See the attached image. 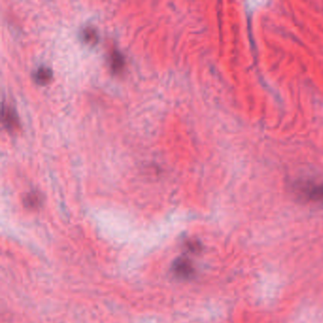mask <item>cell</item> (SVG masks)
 Returning <instances> with one entry per match:
<instances>
[{
  "label": "cell",
  "instance_id": "5b68a950",
  "mask_svg": "<svg viewBox=\"0 0 323 323\" xmlns=\"http://www.w3.org/2000/svg\"><path fill=\"white\" fill-rule=\"evenodd\" d=\"M25 205L29 208H37L42 203V197L37 192H32L26 195L24 198Z\"/></svg>",
  "mask_w": 323,
  "mask_h": 323
},
{
  "label": "cell",
  "instance_id": "6da1fadb",
  "mask_svg": "<svg viewBox=\"0 0 323 323\" xmlns=\"http://www.w3.org/2000/svg\"><path fill=\"white\" fill-rule=\"evenodd\" d=\"M296 189L299 196L307 201L323 202V182H301L298 184Z\"/></svg>",
  "mask_w": 323,
  "mask_h": 323
},
{
  "label": "cell",
  "instance_id": "7a4b0ae2",
  "mask_svg": "<svg viewBox=\"0 0 323 323\" xmlns=\"http://www.w3.org/2000/svg\"><path fill=\"white\" fill-rule=\"evenodd\" d=\"M172 270L176 274V276L180 277L182 279H189L194 273V267H193L191 261H189L186 258H182V257L177 259L174 262Z\"/></svg>",
  "mask_w": 323,
  "mask_h": 323
},
{
  "label": "cell",
  "instance_id": "3957f363",
  "mask_svg": "<svg viewBox=\"0 0 323 323\" xmlns=\"http://www.w3.org/2000/svg\"><path fill=\"white\" fill-rule=\"evenodd\" d=\"M52 77V71L49 67L42 66L33 73V79L38 85H46Z\"/></svg>",
  "mask_w": 323,
  "mask_h": 323
},
{
  "label": "cell",
  "instance_id": "277c9868",
  "mask_svg": "<svg viewBox=\"0 0 323 323\" xmlns=\"http://www.w3.org/2000/svg\"><path fill=\"white\" fill-rule=\"evenodd\" d=\"M3 122L5 123L6 127L8 129H13L15 128L17 124V115L16 112L11 109L10 107H3Z\"/></svg>",
  "mask_w": 323,
  "mask_h": 323
},
{
  "label": "cell",
  "instance_id": "52a82bcc",
  "mask_svg": "<svg viewBox=\"0 0 323 323\" xmlns=\"http://www.w3.org/2000/svg\"><path fill=\"white\" fill-rule=\"evenodd\" d=\"M82 38L89 44H95L98 41V33L92 27L85 28L82 31Z\"/></svg>",
  "mask_w": 323,
  "mask_h": 323
},
{
  "label": "cell",
  "instance_id": "8992f818",
  "mask_svg": "<svg viewBox=\"0 0 323 323\" xmlns=\"http://www.w3.org/2000/svg\"><path fill=\"white\" fill-rule=\"evenodd\" d=\"M111 67L115 72L121 71L124 65V58L121 52L114 51L111 55Z\"/></svg>",
  "mask_w": 323,
  "mask_h": 323
}]
</instances>
